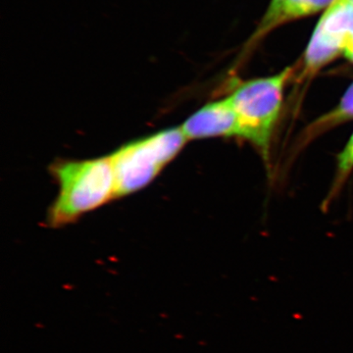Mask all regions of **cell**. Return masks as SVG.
<instances>
[{
	"instance_id": "obj_1",
	"label": "cell",
	"mask_w": 353,
	"mask_h": 353,
	"mask_svg": "<svg viewBox=\"0 0 353 353\" xmlns=\"http://www.w3.org/2000/svg\"><path fill=\"white\" fill-rule=\"evenodd\" d=\"M51 173L59 183V194L48 214L50 226L69 224L116 197L110 157L57 162Z\"/></svg>"
},
{
	"instance_id": "obj_2",
	"label": "cell",
	"mask_w": 353,
	"mask_h": 353,
	"mask_svg": "<svg viewBox=\"0 0 353 353\" xmlns=\"http://www.w3.org/2000/svg\"><path fill=\"white\" fill-rule=\"evenodd\" d=\"M292 68L266 78L253 79L236 85L230 101L240 124L241 138L250 141L268 158L272 136L280 118L284 92Z\"/></svg>"
},
{
	"instance_id": "obj_3",
	"label": "cell",
	"mask_w": 353,
	"mask_h": 353,
	"mask_svg": "<svg viewBox=\"0 0 353 353\" xmlns=\"http://www.w3.org/2000/svg\"><path fill=\"white\" fill-rule=\"evenodd\" d=\"M187 141L181 127L171 128L116 150L110 155L116 197L128 196L150 185Z\"/></svg>"
},
{
	"instance_id": "obj_4",
	"label": "cell",
	"mask_w": 353,
	"mask_h": 353,
	"mask_svg": "<svg viewBox=\"0 0 353 353\" xmlns=\"http://www.w3.org/2000/svg\"><path fill=\"white\" fill-rule=\"evenodd\" d=\"M181 129L188 141L241 137L238 116L229 97L209 102L188 118Z\"/></svg>"
},
{
	"instance_id": "obj_5",
	"label": "cell",
	"mask_w": 353,
	"mask_h": 353,
	"mask_svg": "<svg viewBox=\"0 0 353 353\" xmlns=\"http://www.w3.org/2000/svg\"><path fill=\"white\" fill-rule=\"evenodd\" d=\"M353 62V4L336 0L318 23L313 36Z\"/></svg>"
},
{
	"instance_id": "obj_6",
	"label": "cell",
	"mask_w": 353,
	"mask_h": 353,
	"mask_svg": "<svg viewBox=\"0 0 353 353\" xmlns=\"http://www.w3.org/2000/svg\"><path fill=\"white\" fill-rule=\"evenodd\" d=\"M352 120H353V83L347 88L336 108L313 121L308 127L305 128V130L301 132L299 141L306 145L320 134Z\"/></svg>"
},
{
	"instance_id": "obj_7",
	"label": "cell",
	"mask_w": 353,
	"mask_h": 353,
	"mask_svg": "<svg viewBox=\"0 0 353 353\" xmlns=\"http://www.w3.org/2000/svg\"><path fill=\"white\" fill-rule=\"evenodd\" d=\"M334 1L336 0H285L273 18L266 24L259 26L255 38H259L282 23L318 12L331 6Z\"/></svg>"
},
{
	"instance_id": "obj_8",
	"label": "cell",
	"mask_w": 353,
	"mask_h": 353,
	"mask_svg": "<svg viewBox=\"0 0 353 353\" xmlns=\"http://www.w3.org/2000/svg\"><path fill=\"white\" fill-rule=\"evenodd\" d=\"M338 166H336V176H334L333 187L331 190V199L338 194L343 183L347 182L348 176L353 171V132L348 139L347 145L338 155Z\"/></svg>"
},
{
	"instance_id": "obj_9",
	"label": "cell",
	"mask_w": 353,
	"mask_h": 353,
	"mask_svg": "<svg viewBox=\"0 0 353 353\" xmlns=\"http://www.w3.org/2000/svg\"><path fill=\"white\" fill-rule=\"evenodd\" d=\"M285 0H271L270 6H269L268 11H267L266 15L264 16L263 20H262L261 24L264 25L268 23L269 21L276 15L278 12L280 7L284 3Z\"/></svg>"
},
{
	"instance_id": "obj_10",
	"label": "cell",
	"mask_w": 353,
	"mask_h": 353,
	"mask_svg": "<svg viewBox=\"0 0 353 353\" xmlns=\"http://www.w3.org/2000/svg\"><path fill=\"white\" fill-rule=\"evenodd\" d=\"M350 2H352V3L353 4V0H350Z\"/></svg>"
}]
</instances>
